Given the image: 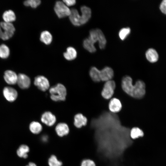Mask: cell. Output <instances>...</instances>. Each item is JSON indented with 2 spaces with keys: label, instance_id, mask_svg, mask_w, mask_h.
Returning a JSON list of instances; mask_svg holds the SVG:
<instances>
[{
  "label": "cell",
  "instance_id": "9a60e30c",
  "mask_svg": "<svg viewBox=\"0 0 166 166\" xmlns=\"http://www.w3.org/2000/svg\"><path fill=\"white\" fill-rule=\"evenodd\" d=\"M109 107L110 111L113 113L120 111L122 108V105L120 101L116 98H113L110 101Z\"/></svg>",
  "mask_w": 166,
  "mask_h": 166
},
{
  "label": "cell",
  "instance_id": "836d02e7",
  "mask_svg": "<svg viewBox=\"0 0 166 166\" xmlns=\"http://www.w3.org/2000/svg\"><path fill=\"white\" fill-rule=\"evenodd\" d=\"M63 1L67 6H73L76 3V1L75 0H65Z\"/></svg>",
  "mask_w": 166,
  "mask_h": 166
},
{
  "label": "cell",
  "instance_id": "277c9868",
  "mask_svg": "<svg viewBox=\"0 0 166 166\" xmlns=\"http://www.w3.org/2000/svg\"><path fill=\"white\" fill-rule=\"evenodd\" d=\"M87 38L93 45L98 41L101 49H103L105 46L106 43V38L102 31L99 29L90 30L89 35Z\"/></svg>",
  "mask_w": 166,
  "mask_h": 166
},
{
  "label": "cell",
  "instance_id": "1f68e13d",
  "mask_svg": "<svg viewBox=\"0 0 166 166\" xmlns=\"http://www.w3.org/2000/svg\"><path fill=\"white\" fill-rule=\"evenodd\" d=\"M81 166H96V164L93 160L86 159L82 161Z\"/></svg>",
  "mask_w": 166,
  "mask_h": 166
},
{
  "label": "cell",
  "instance_id": "603a6c76",
  "mask_svg": "<svg viewBox=\"0 0 166 166\" xmlns=\"http://www.w3.org/2000/svg\"><path fill=\"white\" fill-rule=\"evenodd\" d=\"M89 75L92 80L96 82L101 81L100 70L95 67H92L89 71Z\"/></svg>",
  "mask_w": 166,
  "mask_h": 166
},
{
  "label": "cell",
  "instance_id": "44dd1931",
  "mask_svg": "<svg viewBox=\"0 0 166 166\" xmlns=\"http://www.w3.org/2000/svg\"><path fill=\"white\" fill-rule=\"evenodd\" d=\"M40 39V41L46 45L50 44L52 41V36L50 33L46 30L41 32Z\"/></svg>",
  "mask_w": 166,
  "mask_h": 166
},
{
  "label": "cell",
  "instance_id": "7c38bea8",
  "mask_svg": "<svg viewBox=\"0 0 166 166\" xmlns=\"http://www.w3.org/2000/svg\"><path fill=\"white\" fill-rule=\"evenodd\" d=\"M113 69L110 67H105L100 70L101 81H107L111 80L113 76Z\"/></svg>",
  "mask_w": 166,
  "mask_h": 166
},
{
  "label": "cell",
  "instance_id": "6da1fadb",
  "mask_svg": "<svg viewBox=\"0 0 166 166\" xmlns=\"http://www.w3.org/2000/svg\"><path fill=\"white\" fill-rule=\"evenodd\" d=\"M99 118L93 119L91 123L95 130L97 153L101 157L116 165L133 143L130 130L122 126L115 116L103 115Z\"/></svg>",
  "mask_w": 166,
  "mask_h": 166
},
{
  "label": "cell",
  "instance_id": "52a82bcc",
  "mask_svg": "<svg viewBox=\"0 0 166 166\" xmlns=\"http://www.w3.org/2000/svg\"><path fill=\"white\" fill-rule=\"evenodd\" d=\"M3 33L2 40H7L12 37L15 31V27L12 23L1 22L0 23Z\"/></svg>",
  "mask_w": 166,
  "mask_h": 166
},
{
  "label": "cell",
  "instance_id": "e575fe53",
  "mask_svg": "<svg viewBox=\"0 0 166 166\" xmlns=\"http://www.w3.org/2000/svg\"><path fill=\"white\" fill-rule=\"evenodd\" d=\"M48 139V137L47 135H44L42 136L41 138V140L42 142H46Z\"/></svg>",
  "mask_w": 166,
  "mask_h": 166
},
{
  "label": "cell",
  "instance_id": "8992f818",
  "mask_svg": "<svg viewBox=\"0 0 166 166\" xmlns=\"http://www.w3.org/2000/svg\"><path fill=\"white\" fill-rule=\"evenodd\" d=\"M116 87L115 82L112 80L106 81L101 92L102 96L105 99H109L113 96Z\"/></svg>",
  "mask_w": 166,
  "mask_h": 166
},
{
  "label": "cell",
  "instance_id": "5b68a950",
  "mask_svg": "<svg viewBox=\"0 0 166 166\" xmlns=\"http://www.w3.org/2000/svg\"><path fill=\"white\" fill-rule=\"evenodd\" d=\"M54 10L59 18L69 16L71 13V10L63 2L61 1L56 2L54 6Z\"/></svg>",
  "mask_w": 166,
  "mask_h": 166
},
{
  "label": "cell",
  "instance_id": "83f0119b",
  "mask_svg": "<svg viewBox=\"0 0 166 166\" xmlns=\"http://www.w3.org/2000/svg\"><path fill=\"white\" fill-rule=\"evenodd\" d=\"M83 46L84 48L90 53H93L96 51V49L94 45L92 44L87 38L84 40Z\"/></svg>",
  "mask_w": 166,
  "mask_h": 166
},
{
  "label": "cell",
  "instance_id": "d6a6232c",
  "mask_svg": "<svg viewBox=\"0 0 166 166\" xmlns=\"http://www.w3.org/2000/svg\"><path fill=\"white\" fill-rule=\"evenodd\" d=\"M160 9L161 12L166 15V0H163L160 4Z\"/></svg>",
  "mask_w": 166,
  "mask_h": 166
},
{
  "label": "cell",
  "instance_id": "4dcf8cb0",
  "mask_svg": "<svg viewBox=\"0 0 166 166\" xmlns=\"http://www.w3.org/2000/svg\"><path fill=\"white\" fill-rule=\"evenodd\" d=\"M131 31L129 27H125L121 29L119 32V36L120 38L124 40L130 34Z\"/></svg>",
  "mask_w": 166,
  "mask_h": 166
},
{
  "label": "cell",
  "instance_id": "cb8c5ba5",
  "mask_svg": "<svg viewBox=\"0 0 166 166\" xmlns=\"http://www.w3.org/2000/svg\"><path fill=\"white\" fill-rule=\"evenodd\" d=\"M29 147L25 144L20 145L17 150V154L20 157L26 158L28 157V153L29 152Z\"/></svg>",
  "mask_w": 166,
  "mask_h": 166
},
{
  "label": "cell",
  "instance_id": "9c48e42d",
  "mask_svg": "<svg viewBox=\"0 0 166 166\" xmlns=\"http://www.w3.org/2000/svg\"><path fill=\"white\" fill-rule=\"evenodd\" d=\"M41 121L43 123L49 126H53L56 122L55 116L49 111H46L43 113L41 117Z\"/></svg>",
  "mask_w": 166,
  "mask_h": 166
},
{
  "label": "cell",
  "instance_id": "30bf717a",
  "mask_svg": "<svg viewBox=\"0 0 166 166\" xmlns=\"http://www.w3.org/2000/svg\"><path fill=\"white\" fill-rule=\"evenodd\" d=\"M17 83L20 88L26 89L30 86V78L26 75L20 73L18 76Z\"/></svg>",
  "mask_w": 166,
  "mask_h": 166
},
{
  "label": "cell",
  "instance_id": "3957f363",
  "mask_svg": "<svg viewBox=\"0 0 166 166\" xmlns=\"http://www.w3.org/2000/svg\"><path fill=\"white\" fill-rule=\"evenodd\" d=\"M50 98L53 101H64L67 94L66 89L62 84L58 83L51 87L49 90Z\"/></svg>",
  "mask_w": 166,
  "mask_h": 166
},
{
  "label": "cell",
  "instance_id": "484cf974",
  "mask_svg": "<svg viewBox=\"0 0 166 166\" xmlns=\"http://www.w3.org/2000/svg\"><path fill=\"white\" fill-rule=\"evenodd\" d=\"M144 135L142 130L138 127L132 128L130 131V136L132 139H135L142 137Z\"/></svg>",
  "mask_w": 166,
  "mask_h": 166
},
{
  "label": "cell",
  "instance_id": "4fadbf2b",
  "mask_svg": "<svg viewBox=\"0 0 166 166\" xmlns=\"http://www.w3.org/2000/svg\"><path fill=\"white\" fill-rule=\"evenodd\" d=\"M81 24L83 25L86 23L91 17V10L90 9L86 6H83L81 8Z\"/></svg>",
  "mask_w": 166,
  "mask_h": 166
},
{
  "label": "cell",
  "instance_id": "d590c367",
  "mask_svg": "<svg viewBox=\"0 0 166 166\" xmlns=\"http://www.w3.org/2000/svg\"><path fill=\"white\" fill-rule=\"evenodd\" d=\"M4 35V33L3 30L0 26V38L2 39Z\"/></svg>",
  "mask_w": 166,
  "mask_h": 166
},
{
  "label": "cell",
  "instance_id": "f546056e",
  "mask_svg": "<svg viewBox=\"0 0 166 166\" xmlns=\"http://www.w3.org/2000/svg\"><path fill=\"white\" fill-rule=\"evenodd\" d=\"M41 3V1L39 0H27L24 2L25 6L35 8L38 7Z\"/></svg>",
  "mask_w": 166,
  "mask_h": 166
},
{
  "label": "cell",
  "instance_id": "e0dca14e",
  "mask_svg": "<svg viewBox=\"0 0 166 166\" xmlns=\"http://www.w3.org/2000/svg\"><path fill=\"white\" fill-rule=\"evenodd\" d=\"M55 131L58 136L62 137L69 133V128L66 124L65 123H60L56 126Z\"/></svg>",
  "mask_w": 166,
  "mask_h": 166
},
{
  "label": "cell",
  "instance_id": "f1b7e54d",
  "mask_svg": "<svg viewBox=\"0 0 166 166\" xmlns=\"http://www.w3.org/2000/svg\"><path fill=\"white\" fill-rule=\"evenodd\" d=\"M48 163L49 166H61L62 162L59 160L54 155H51L49 158Z\"/></svg>",
  "mask_w": 166,
  "mask_h": 166
},
{
  "label": "cell",
  "instance_id": "5bb4252c",
  "mask_svg": "<svg viewBox=\"0 0 166 166\" xmlns=\"http://www.w3.org/2000/svg\"><path fill=\"white\" fill-rule=\"evenodd\" d=\"M69 17L70 21L74 26H79L81 25V16L77 9H72L71 10Z\"/></svg>",
  "mask_w": 166,
  "mask_h": 166
},
{
  "label": "cell",
  "instance_id": "7a4b0ae2",
  "mask_svg": "<svg viewBox=\"0 0 166 166\" xmlns=\"http://www.w3.org/2000/svg\"><path fill=\"white\" fill-rule=\"evenodd\" d=\"M134 85L132 84V79L129 76L123 77L121 82L123 90L128 94L134 98L140 99L145 93V85L142 81L139 80Z\"/></svg>",
  "mask_w": 166,
  "mask_h": 166
},
{
  "label": "cell",
  "instance_id": "ba28073f",
  "mask_svg": "<svg viewBox=\"0 0 166 166\" xmlns=\"http://www.w3.org/2000/svg\"><path fill=\"white\" fill-rule=\"evenodd\" d=\"M34 84L40 90L45 91L49 88V83L48 79L45 77L39 75L34 79Z\"/></svg>",
  "mask_w": 166,
  "mask_h": 166
},
{
  "label": "cell",
  "instance_id": "8fae6325",
  "mask_svg": "<svg viewBox=\"0 0 166 166\" xmlns=\"http://www.w3.org/2000/svg\"><path fill=\"white\" fill-rule=\"evenodd\" d=\"M3 93L6 100L11 102L15 100L18 96L16 90L14 88L9 87H6L4 88Z\"/></svg>",
  "mask_w": 166,
  "mask_h": 166
},
{
  "label": "cell",
  "instance_id": "ac0fdd59",
  "mask_svg": "<svg viewBox=\"0 0 166 166\" xmlns=\"http://www.w3.org/2000/svg\"><path fill=\"white\" fill-rule=\"evenodd\" d=\"M87 122L86 117L81 113H77L74 116V124L77 128H80L85 126Z\"/></svg>",
  "mask_w": 166,
  "mask_h": 166
},
{
  "label": "cell",
  "instance_id": "7402d4cb",
  "mask_svg": "<svg viewBox=\"0 0 166 166\" xmlns=\"http://www.w3.org/2000/svg\"><path fill=\"white\" fill-rule=\"evenodd\" d=\"M2 18L4 22L12 23L15 21L16 18L14 12L11 10L5 11L2 15Z\"/></svg>",
  "mask_w": 166,
  "mask_h": 166
},
{
  "label": "cell",
  "instance_id": "d4e9b609",
  "mask_svg": "<svg viewBox=\"0 0 166 166\" xmlns=\"http://www.w3.org/2000/svg\"><path fill=\"white\" fill-rule=\"evenodd\" d=\"M29 128L31 132L34 134L40 133L42 130V126L39 122L34 121L30 123Z\"/></svg>",
  "mask_w": 166,
  "mask_h": 166
},
{
  "label": "cell",
  "instance_id": "4316f807",
  "mask_svg": "<svg viewBox=\"0 0 166 166\" xmlns=\"http://www.w3.org/2000/svg\"><path fill=\"white\" fill-rule=\"evenodd\" d=\"M10 50L9 48L5 44L0 45V57L3 59L7 58L9 56Z\"/></svg>",
  "mask_w": 166,
  "mask_h": 166
},
{
  "label": "cell",
  "instance_id": "ffe728a7",
  "mask_svg": "<svg viewBox=\"0 0 166 166\" xmlns=\"http://www.w3.org/2000/svg\"><path fill=\"white\" fill-rule=\"evenodd\" d=\"M65 58L67 60L71 61L75 59L77 56V52L72 47H68L63 54Z\"/></svg>",
  "mask_w": 166,
  "mask_h": 166
},
{
  "label": "cell",
  "instance_id": "d6986e66",
  "mask_svg": "<svg viewBox=\"0 0 166 166\" xmlns=\"http://www.w3.org/2000/svg\"><path fill=\"white\" fill-rule=\"evenodd\" d=\"M146 57L147 60L151 63H155L157 61L159 55L157 51L151 48L148 49L145 53Z\"/></svg>",
  "mask_w": 166,
  "mask_h": 166
},
{
  "label": "cell",
  "instance_id": "8d00e7d4",
  "mask_svg": "<svg viewBox=\"0 0 166 166\" xmlns=\"http://www.w3.org/2000/svg\"><path fill=\"white\" fill-rule=\"evenodd\" d=\"M26 166H37L34 163L31 162H30L28 165Z\"/></svg>",
  "mask_w": 166,
  "mask_h": 166
},
{
  "label": "cell",
  "instance_id": "2e32d148",
  "mask_svg": "<svg viewBox=\"0 0 166 166\" xmlns=\"http://www.w3.org/2000/svg\"><path fill=\"white\" fill-rule=\"evenodd\" d=\"M18 76L14 71L7 70L4 73V79L10 85L15 84L17 82Z\"/></svg>",
  "mask_w": 166,
  "mask_h": 166
}]
</instances>
